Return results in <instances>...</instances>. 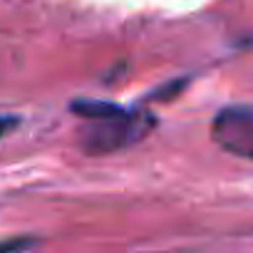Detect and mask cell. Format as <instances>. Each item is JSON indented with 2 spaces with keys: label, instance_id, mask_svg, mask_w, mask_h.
<instances>
[{
  "label": "cell",
  "instance_id": "cell-1",
  "mask_svg": "<svg viewBox=\"0 0 253 253\" xmlns=\"http://www.w3.org/2000/svg\"><path fill=\"white\" fill-rule=\"evenodd\" d=\"M70 112L87 119L80 147L87 154H112L142 142L159 124L157 114L142 107H124L107 99H75Z\"/></svg>",
  "mask_w": 253,
  "mask_h": 253
},
{
  "label": "cell",
  "instance_id": "cell-2",
  "mask_svg": "<svg viewBox=\"0 0 253 253\" xmlns=\"http://www.w3.org/2000/svg\"><path fill=\"white\" fill-rule=\"evenodd\" d=\"M211 139L228 154L253 159V107L228 104L211 122Z\"/></svg>",
  "mask_w": 253,
  "mask_h": 253
},
{
  "label": "cell",
  "instance_id": "cell-3",
  "mask_svg": "<svg viewBox=\"0 0 253 253\" xmlns=\"http://www.w3.org/2000/svg\"><path fill=\"white\" fill-rule=\"evenodd\" d=\"M38 246L35 236H13V238H0V253H25Z\"/></svg>",
  "mask_w": 253,
  "mask_h": 253
},
{
  "label": "cell",
  "instance_id": "cell-4",
  "mask_svg": "<svg viewBox=\"0 0 253 253\" xmlns=\"http://www.w3.org/2000/svg\"><path fill=\"white\" fill-rule=\"evenodd\" d=\"M191 80L189 77H181V80H171V82H167L164 87H159V89H154V92H149L147 94V102H164V99H171V97H176L186 84H189Z\"/></svg>",
  "mask_w": 253,
  "mask_h": 253
},
{
  "label": "cell",
  "instance_id": "cell-5",
  "mask_svg": "<svg viewBox=\"0 0 253 253\" xmlns=\"http://www.w3.org/2000/svg\"><path fill=\"white\" fill-rule=\"evenodd\" d=\"M20 117L18 114H0V139L8 137L10 132H15L18 126H20Z\"/></svg>",
  "mask_w": 253,
  "mask_h": 253
}]
</instances>
